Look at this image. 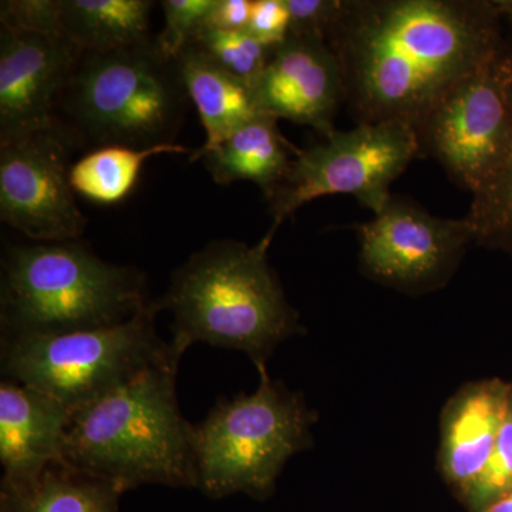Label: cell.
<instances>
[{"mask_svg":"<svg viewBox=\"0 0 512 512\" xmlns=\"http://www.w3.org/2000/svg\"><path fill=\"white\" fill-rule=\"evenodd\" d=\"M291 28L286 0H254L247 32L269 47L284 42Z\"/></svg>","mask_w":512,"mask_h":512,"instance_id":"484cf974","label":"cell"},{"mask_svg":"<svg viewBox=\"0 0 512 512\" xmlns=\"http://www.w3.org/2000/svg\"><path fill=\"white\" fill-rule=\"evenodd\" d=\"M160 154H194L181 144H165L146 150L130 147H101L87 151L74 161L70 184L74 192L97 204H116L133 191L148 158Z\"/></svg>","mask_w":512,"mask_h":512,"instance_id":"ffe728a7","label":"cell"},{"mask_svg":"<svg viewBox=\"0 0 512 512\" xmlns=\"http://www.w3.org/2000/svg\"><path fill=\"white\" fill-rule=\"evenodd\" d=\"M298 151L282 136L278 120L262 116L239 128L201 160L215 183L251 181L268 197L284 181Z\"/></svg>","mask_w":512,"mask_h":512,"instance_id":"e0dca14e","label":"cell"},{"mask_svg":"<svg viewBox=\"0 0 512 512\" xmlns=\"http://www.w3.org/2000/svg\"><path fill=\"white\" fill-rule=\"evenodd\" d=\"M192 45L200 47L222 69L251 86L264 70L274 49L248 32H231L210 25L201 30Z\"/></svg>","mask_w":512,"mask_h":512,"instance_id":"7402d4cb","label":"cell"},{"mask_svg":"<svg viewBox=\"0 0 512 512\" xmlns=\"http://www.w3.org/2000/svg\"><path fill=\"white\" fill-rule=\"evenodd\" d=\"M315 146L299 150L281 184L268 201L272 227L266 237L302 205L325 195H353L360 204L382 211L392 197L390 187L420 158L414 128L404 123L356 124L352 130H333Z\"/></svg>","mask_w":512,"mask_h":512,"instance_id":"ba28073f","label":"cell"},{"mask_svg":"<svg viewBox=\"0 0 512 512\" xmlns=\"http://www.w3.org/2000/svg\"><path fill=\"white\" fill-rule=\"evenodd\" d=\"M123 491L63 463L26 487L0 485V512H119Z\"/></svg>","mask_w":512,"mask_h":512,"instance_id":"d6986e66","label":"cell"},{"mask_svg":"<svg viewBox=\"0 0 512 512\" xmlns=\"http://www.w3.org/2000/svg\"><path fill=\"white\" fill-rule=\"evenodd\" d=\"M510 63V126L500 163L477 194L473 195L466 218L474 242L487 248L503 249L512 255V28L505 33Z\"/></svg>","mask_w":512,"mask_h":512,"instance_id":"44dd1931","label":"cell"},{"mask_svg":"<svg viewBox=\"0 0 512 512\" xmlns=\"http://www.w3.org/2000/svg\"><path fill=\"white\" fill-rule=\"evenodd\" d=\"M180 66L151 37L140 45L84 52L56 111L79 150L177 144L188 109Z\"/></svg>","mask_w":512,"mask_h":512,"instance_id":"5b68a950","label":"cell"},{"mask_svg":"<svg viewBox=\"0 0 512 512\" xmlns=\"http://www.w3.org/2000/svg\"><path fill=\"white\" fill-rule=\"evenodd\" d=\"M494 0H340L325 39L356 124H417L503 46Z\"/></svg>","mask_w":512,"mask_h":512,"instance_id":"6da1fadb","label":"cell"},{"mask_svg":"<svg viewBox=\"0 0 512 512\" xmlns=\"http://www.w3.org/2000/svg\"><path fill=\"white\" fill-rule=\"evenodd\" d=\"M483 512H512V493L504 495L490 507L485 508Z\"/></svg>","mask_w":512,"mask_h":512,"instance_id":"f546056e","label":"cell"},{"mask_svg":"<svg viewBox=\"0 0 512 512\" xmlns=\"http://www.w3.org/2000/svg\"><path fill=\"white\" fill-rule=\"evenodd\" d=\"M340 0H286L291 28L289 35L325 37L335 19Z\"/></svg>","mask_w":512,"mask_h":512,"instance_id":"4316f807","label":"cell"},{"mask_svg":"<svg viewBox=\"0 0 512 512\" xmlns=\"http://www.w3.org/2000/svg\"><path fill=\"white\" fill-rule=\"evenodd\" d=\"M177 62L188 97L197 107L207 134L190 163L201 160L245 124L266 116L256 103L251 84L222 69L200 47L188 46Z\"/></svg>","mask_w":512,"mask_h":512,"instance_id":"2e32d148","label":"cell"},{"mask_svg":"<svg viewBox=\"0 0 512 512\" xmlns=\"http://www.w3.org/2000/svg\"><path fill=\"white\" fill-rule=\"evenodd\" d=\"M82 55L64 36L0 28V143L56 126Z\"/></svg>","mask_w":512,"mask_h":512,"instance_id":"7c38bea8","label":"cell"},{"mask_svg":"<svg viewBox=\"0 0 512 512\" xmlns=\"http://www.w3.org/2000/svg\"><path fill=\"white\" fill-rule=\"evenodd\" d=\"M157 301L111 328L2 340V372L53 397L72 412L136 379L171 352L158 336Z\"/></svg>","mask_w":512,"mask_h":512,"instance_id":"52a82bcc","label":"cell"},{"mask_svg":"<svg viewBox=\"0 0 512 512\" xmlns=\"http://www.w3.org/2000/svg\"><path fill=\"white\" fill-rule=\"evenodd\" d=\"M0 23L22 32L63 36L62 0H3Z\"/></svg>","mask_w":512,"mask_h":512,"instance_id":"d4e9b609","label":"cell"},{"mask_svg":"<svg viewBox=\"0 0 512 512\" xmlns=\"http://www.w3.org/2000/svg\"><path fill=\"white\" fill-rule=\"evenodd\" d=\"M512 404V389L503 382L468 386L444 414L441 470L461 497L474 484L493 453Z\"/></svg>","mask_w":512,"mask_h":512,"instance_id":"9a60e30c","label":"cell"},{"mask_svg":"<svg viewBox=\"0 0 512 512\" xmlns=\"http://www.w3.org/2000/svg\"><path fill=\"white\" fill-rule=\"evenodd\" d=\"M252 90L266 116L315 128L323 137L336 130L333 121L345 104L338 57L319 35H288L272 49Z\"/></svg>","mask_w":512,"mask_h":512,"instance_id":"4fadbf2b","label":"cell"},{"mask_svg":"<svg viewBox=\"0 0 512 512\" xmlns=\"http://www.w3.org/2000/svg\"><path fill=\"white\" fill-rule=\"evenodd\" d=\"M254 0H218L208 25L231 32H247Z\"/></svg>","mask_w":512,"mask_h":512,"instance_id":"83f0119b","label":"cell"},{"mask_svg":"<svg viewBox=\"0 0 512 512\" xmlns=\"http://www.w3.org/2000/svg\"><path fill=\"white\" fill-rule=\"evenodd\" d=\"M161 5L165 25L156 40L165 55L177 60L208 25L218 0H165Z\"/></svg>","mask_w":512,"mask_h":512,"instance_id":"cb8c5ba5","label":"cell"},{"mask_svg":"<svg viewBox=\"0 0 512 512\" xmlns=\"http://www.w3.org/2000/svg\"><path fill=\"white\" fill-rule=\"evenodd\" d=\"M494 3L504 20V25L512 28V0H494Z\"/></svg>","mask_w":512,"mask_h":512,"instance_id":"f1b7e54d","label":"cell"},{"mask_svg":"<svg viewBox=\"0 0 512 512\" xmlns=\"http://www.w3.org/2000/svg\"><path fill=\"white\" fill-rule=\"evenodd\" d=\"M183 355L171 345L136 379L74 412L62 463L123 493L147 484L197 488L194 426L177 400Z\"/></svg>","mask_w":512,"mask_h":512,"instance_id":"7a4b0ae2","label":"cell"},{"mask_svg":"<svg viewBox=\"0 0 512 512\" xmlns=\"http://www.w3.org/2000/svg\"><path fill=\"white\" fill-rule=\"evenodd\" d=\"M77 150L59 126L0 143V220L35 242L82 237L87 218L70 184Z\"/></svg>","mask_w":512,"mask_h":512,"instance_id":"30bf717a","label":"cell"},{"mask_svg":"<svg viewBox=\"0 0 512 512\" xmlns=\"http://www.w3.org/2000/svg\"><path fill=\"white\" fill-rule=\"evenodd\" d=\"M356 229L363 271L375 281L406 289L446 281L474 242L466 217H436L402 195H392L382 211Z\"/></svg>","mask_w":512,"mask_h":512,"instance_id":"8fae6325","label":"cell"},{"mask_svg":"<svg viewBox=\"0 0 512 512\" xmlns=\"http://www.w3.org/2000/svg\"><path fill=\"white\" fill-rule=\"evenodd\" d=\"M512 493V404L484 470L463 495L468 511L483 512Z\"/></svg>","mask_w":512,"mask_h":512,"instance_id":"603a6c76","label":"cell"},{"mask_svg":"<svg viewBox=\"0 0 512 512\" xmlns=\"http://www.w3.org/2000/svg\"><path fill=\"white\" fill-rule=\"evenodd\" d=\"M150 0H62V33L82 52H111L151 39Z\"/></svg>","mask_w":512,"mask_h":512,"instance_id":"ac0fdd59","label":"cell"},{"mask_svg":"<svg viewBox=\"0 0 512 512\" xmlns=\"http://www.w3.org/2000/svg\"><path fill=\"white\" fill-rule=\"evenodd\" d=\"M146 276L77 241L9 245L2 256V340L46 338L127 322L150 305Z\"/></svg>","mask_w":512,"mask_h":512,"instance_id":"277c9868","label":"cell"},{"mask_svg":"<svg viewBox=\"0 0 512 512\" xmlns=\"http://www.w3.org/2000/svg\"><path fill=\"white\" fill-rule=\"evenodd\" d=\"M510 126V63L505 39L414 128L420 158L431 157L461 190L477 194L503 156Z\"/></svg>","mask_w":512,"mask_h":512,"instance_id":"9c48e42d","label":"cell"},{"mask_svg":"<svg viewBox=\"0 0 512 512\" xmlns=\"http://www.w3.org/2000/svg\"><path fill=\"white\" fill-rule=\"evenodd\" d=\"M252 394L221 397L207 419L194 426L197 488L207 497L272 493L286 461L311 444L316 414L299 394L272 382L266 369Z\"/></svg>","mask_w":512,"mask_h":512,"instance_id":"8992f818","label":"cell"},{"mask_svg":"<svg viewBox=\"0 0 512 512\" xmlns=\"http://www.w3.org/2000/svg\"><path fill=\"white\" fill-rule=\"evenodd\" d=\"M73 412L53 397L13 380L0 384L2 484L26 487L62 463Z\"/></svg>","mask_w":512,"mask_h":512,"instance_id":"5bb4252c","label":"cell"},{"mask_svg":"<svg viewBox=\"0 0 512 512\" xmlns=\"http://www.w3.org/2000/svg\"><path fill=\"white\" fill-rule=\"evenodd\" d=\"M272 238L256 245L215 241L174 272L161 312L174 316L171 345L184 353L197 342L247 353L258 370L282 340L301 333L299 315L268 264Z\"/></svg>","mask_w":512,"mask_h":512,"instance_id":"3957f363","label":"cell"}]
</instances>
